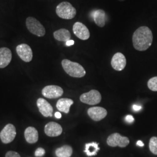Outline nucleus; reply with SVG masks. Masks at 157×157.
<instances>
[{
	"label": "nucleus",
	"instance_id": "obj_1",
	"mask_svg": "<svg viewBox=\"0 0 157 157\" xmlns=\"http://www.w3.org/2000/svg\"><path fill=\"white\" fill-rule=\"evenodd\" d=\"M133 44L136 50L146 51L151 45L153 35L150 29L147 26H141L133 34Z\"/></svg>",
	"mask_w": 157,
	"mask_h": 157
},
{
	"label": "nucleus",
	"instance_id": "obj_2",
	"mask_svg": "<svg viewBox=\"0 0 157 157\" xmlns=\"http://www.w3.org/2000/svg\"><path fill=\"white\" fill-rule=\"evenodd\" d=\"M62 66L65 72L73 78H80L86 75L84 67L77 62H72L65 59L62 60Z\"/></svg>",
	"mask_w": 157,
	"mask_h": 157
},
{
	"label": "nucleus",
	"instance_id": "obj_3",
	"mask_svg": "<svg viewBox=\"0 0 157 157\" xmlns=\"http://www.w3.org/2000/svg\"><path fill=\"white\" fill-rule=\"evenodd\" d=\"M56 15L63 19H72L76 15V10L68 2H62L56 8Z\"/></svg>",
	"mask_w": 157,
	"mask_h": 157
},
{
	"label": "nucleus",
	"instance_id": "obj_4",
	"mask_svg": "<svg viewBox=\"0 0 157 157\" xmlns=\"http://www.w3.org/2000/svg\"><path fill=\"white\" fill-rule=\"evenodd\" d=\"M26 25L31 33L38 37L45 35V29L43 25L33 17H28L26 20Z\"/></svg>",
	"mask_w": 157,
	"mask_h": 157
},
{
	"label": "nucleus",
	"instance_id": "obj_5",
	"mask_svg": "<svg viewBox=\"0 0 157 157\" xmlns=\"http://www.w3.org/2000/svg\"><path fill=\"white\" fill-rule=\"evenodd\" d=\"M80 100L84 104L94 105L101 102V94L97 90H91L89 92L82 94L80 97Z\"/></svg>",
	"mask_w": 157,
	"mask_h": 157
},
{
	"label": "nucleus",
	"instance_id": "obj_6",
	"mask_svg": "<svg viewBox=\"0 0 157 157\" xmlns=\"http://www.w3.org/2000/svg\"><path fill=\"white\" fill-rule=\"evenodd\" d=\"M16 128L12 124H8L1 130L0 139L4 144L10 143L16 137Z\"/></svg>",
	"mask_w": 157,
	"mask_h": 157
},
{
	"label": "nucleus",
	"instance_id": "obj_7",
	"mask_svg": "<svg viewBox=\"0 0 157 157\" xmlns=\"http://www.w3.org/2000/svg\"><path fill=\"white\" fill-rule=\"evenodd\" d=\"M129 139L126 137L122 136L118 133L110 135L107 139V143L108 146L112 147L119 146L120 147H126L129 144Z\"/></svg>",
	"mask_w": 157,
	"mask_h": 157
},
{
	"label": "nucleus",
	"instance_id": "obj_8",
	"mask_svg": "<svg viewBox=\"0 0 157 157\" xmlns=\"http://www.w3.org/2000/svg\"><path fill=\"white\" fill-rule=\"evenodd\" d=\"M17 54L21 59L25 62H30L33 59V51L29 45L21 44L16 48Z\"/></svg>",
	"mask_w": 157,
	"mask_h": 157
},
{
	"label": "nucleus",
	"instance_id": "obj_9",
	"mask_svg": "<svg viewBox=\"0 0 157 157\" xmlns=\"http://www.w3.org/2000/svg\"><path fill=\"white\" fill-rule=\"evenodd\" d=\"M63 90L59 86L56 85L47 86L42 90V94L47 98L54 99L62 96Z\"/></svg>",
	"mask_w": 157,
	"mask_h": 157
},
{
	"label": "nucleus",
	"instance_id": "obj_10",
	"mask_svg": "<svg viewBox=\"0 0 157 157\" xmlns=\"http://www.w3.org/2000/svg\"><path fill=\"white\" fill-rule=\"evenodd\" d=\"M73 32L75 35L80 40H86L90 37L89 30L82 23H75L73 26Z\"/></svg>",
	"mask_w": 157,
	"mask_h": 157
},
{
	"label": "nucleus",
	"instance_id": "obj_11",
	"mask_svg": "<svg viewBox=\"0 0 157 157\" xmlns=\"http://www.w3.org/2000/svg\"><path fill=\"white\" fill-rule=\"evenodd\" d=\"M126 65V59L121 52L116 53L111 59L112 67L117 71H121Z\"/></svg>",
	"mask_w": 157,
	"mask_h": 157
},
{
	"label": "nucleus",
	"instance_id": "obj_12",
	"mask_svg": "<svg viewBox=\"0 0 157 157\" xmlns=\"http://www.w3.org/2000/svg\"><path fill=\"white\" fill-rule=\"evenodd\" d=\"M87 113L93 121H100L106 117L107 111L105 108L102 107H91L88 109Z\"/></svg>",
	"mask_w": 157,
	"mask_h": 157
},
{
	"label": "nucleus",
	"instance_id": "obj_13",
	"mask_svg": "<svg viewBox=\"0 0 157 157\" xmlns=\"http://www.w3.org/2000/svg\"><path fill=\"white\" fill-rule=\"evenodd\" d=\"M37 105L39 108L40 112L44 117H51L52 116L53 108L50 104L45 99L40 98L37 101Z\"/></svg>",
	"mask_w": 157,
	"mask_h": 157
},
{
	"label": "nucleus",
	"instance_id": "obj_14",
	"mask_svg": "<svg viewBox=\"0 0 157 157\" xmlns=\"http://www.w3.org/2000/svg\"><path fill=\"white\" fill-rule=\"evenodd\" d=\"M45 135L49 137H57L61 135L62 128L59 124L51 122L47 124L44 128Z\"/></svg>",
	"mask_w": 157,
	"mask_h": 157
},
{
	"label": "nucleus",
	"instance_id": "obj_15",
	"mask_svg": "<svg viewBox=\"0 0 157 157\" xmlns=\"http://www.w3.org/2000/svg\"><path fill=\"white\" fill-rule=\"evenodd\" d=\"M12 52L8 48H0V68L6 67L11 61Z\"/></svg>",
	"mask_w": 157,
	"mask_h": 157
},
{
	"label": "nucleus",
	"instance_id": "obj_16",
	"mask_svg": "<svg viewBox=\"0 0 157 157\" xmlns=\"http://www.w3.org/2000/svg\"><path fill=\"white\" fill-rule=\"evenodd\" d=\"M25 137L28 143L30 144H34L36 143L39 139L38 131L34 127H28L25 131Z\"/></svg>",
	"mask_w": 157,
	"mask_h": 157
},
{
	"label": "nucleus",
	"instance_id": "obj_17",
	"mask_svg": "<svg viewBox=\"0 0 157 157\" xmlns=\"http://www.w3.org/2000/svg\"><path fill=\"white\" fill-rule=\"evenodd\" d=\"M73 104V101L69 98H61L56 102L57 109L61 112L67 113L69 112L70 107Z\"/></svg>",
	"mask_w": 157,
	"mask_h": 157
},
{
	"label": "nucleus",
	"instance_id": "obj_18",
	"mask_svg": "<svg viewBox=\"0 0 157 157\" xmlns=\"http://www.w3.org/2000/svg\"><path fill=\"white\" fill-rule=\"evenodd\" d=\"M54 37L58 41L67 42L71 39V34L67 29H60L54 32Z\"/></svg>",
	"mask_w": 157,
	"mask_h": 157
},
{
	"label": "nucleus",
	"instance_id": "obj_19",
	"mask_svg": "<svg viewBox=\"0 0 157 157\" xmlns=\"http://www.w3.org/2000/svg\"><path fill=\"white\" fill-rule=\"evenodd\" d=\"M93 19L98 26L103 28L105 25V12L102 10H96L93 14Z\"/></svg>",
	"mask_w": 157,
	"mask_h": 157
},
{
	"label": "nucleus",
	"instance_id": "obj_20",
	"mask_svg": "<svg viewBox=\"0 0 157 157\" xmlns=\"http://www.w3.org/2000/svg\"><path fill=\"white\" fill-rule=\"evenodd\" d=\"M99 150L100 148L98 147V144L96 142H92L86 144L84 152L87 154V156L91 157L96 155Z\"/></svg>",
	"mask_w": 157,
	"mask_h": 157
},
{
	"label": "nucleus",
	"instance_id": "obj_21",
	"mask_svg": "<svg viewBox=\"0 0 157 157\" xmlns=\"http://www.w3.org/2000/svg\"><path fill=\"white\" fill-rule=\"evenodd\" d=\"M72 152V148L67 145L62 146L56 150V154L58 157H71Z\"/></svg>",
	"mask_w": 157,
	"mask_h": 157
},
{
	"label": "nucleus",
	"instance_id": "obj_22",
	"mask_svg": "<svg viewBox=\"0 0 157 157\" xmlns=\"http://www.w3.org/2000/svg\"><path fill=\"white\" fill-rule=\"evenodd\" d=\"M149 148L152 154L157 155V137H152L149 143Z\"/></svg>",
	"mask_w": 157,
	"mask_h": 157
},
{
	"label": "nucleus",
	"instance_id": "obj_23",
	"mask_svg": "<svg viewBox=\"0 0 157 157\" xmlns=\"http://www.w3.org/2000/svg\"><path fill=\"white\" fill-rule=\"evenodd\" d=\"M148 87L153 91H157V76L150 78L148 81Z\"/></svg>",
	"mask_w": 157,
	"mask_h": 157
},
{
	"label": "nucleus",
	"instance_id": "obj_24",
	"mask_svg": "<svg viewBox=\"0 0 157 157\" xmlns=\"http://www.w3.org/2000/svg\"><path fill=\"white\" fill-rule=\"evenodd\" d=\"M45 151L44 148H38L35 151V156L36 157H43L45 154Z\"/></svg>",
	"mask_w": 157,
	"mask_h": 157
},
{
	"label": "nucleus",
	"instance_id": "obj_25",
	"mask_svg": "<svg viewBox=\"0 0 157 157\" xmlns=\"http://www.w3.org/2000/svg\"><path fill=\"white\" fill-rule=\"evenodd\" d=\"M6 157H21V156L17 152L10 151L6 153Z\"/></svg>",
	"mask_w": 157,
	"mask_h": 157
},
{
	"label": "nucleus",
	"instance_id": "obj_26",
	"mask_svg": "<svg viewBox=\"0 0 157 157\" xmlns=\"http://www.w3.org/2000/svg\"><path fill=\"white\" fill-rule=\"evenodd\" d=\"M125 119L127 121V122H128V123H132L135 121V119L133 117V116H132L130 115H127L125 118Z\"/></svg>",
	"mask_w": 157,
	"mask_h": 157
},
{
	"label": "nucleus",
	"instance_id": "obj_27",
	"mask_svg": "<svg viewBox=\"0 0 157 157\" xmlns=\"http://www.w3.org/2000/svg\"><path fill=\"white\" fill-rule=\"evenodd\" d=\"M132 108H133V109L135 111L137 112V111H139L141 109V106L134 104V105H133Z\"/></svg>",
	"mask_w": 157,
	"mask_h": 157
},
{
	"label": "nucleus",
	"instance_id": "obj_28",
	"mask_svg": "<svg viewBox=\"0 0 157 157\" xmlns=\"http://www.w3.org/2000/svg\"><path fill=\"white\" fill-rule=\"evenodd\" d=\"M74 43H75V41L73 40H70L66 42V45L67 46H71V45H73Z\"/></svg>",
	"mask_w": 157,
	"mask_h": 157
},
{
	"label": "nucleus",
	"instance_id": "obj_29",
	"mask_svg": "<svg viewBox=\"0 0 157 157\" xmlns=\"http://www.w3.org/2000/svg\"><path fill=\"white\" fill-rule=\"evenodd\" d=\"M55 117L57 119H60V118H61V117H62V115L59 112H56V113H55Z\"/></svg>",
	"mask_w": 157,
	"mask_h": 157
},
{
	"label": "nucleus",
	"instance_id": "obj_30",
	"mask_svg": "<svg viewBox=\"0 0 157 157\" xmlns=\"http://www.w3.org/2000/svg\"><path fill=\"white\" fill-rule=\"evenodd\" d=\"M137 145L140 147H143L144 146V143L141 140H139L137 142Z\"/></svg>",
	"mask_w": 157,
	"mask_h": 157
},
{
	"label": "nucleus",
	"instance_id": "obj_31",
	"mask_svg": "<svg viewBox=\"0 0 157 157\" xmlns=\"http://www.w3.org/2000/svg\"><path fill=\"white\" fill-rule=\"evenodd\" d=\"M119 1H121V2H122V1H126V0H118Z\"/></svg>",
	"mask_w": 157,
	"mask_h": 157
}]
</instances>
